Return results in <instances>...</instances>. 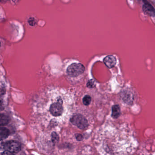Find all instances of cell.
<instances>
[{
	"label": "cell",
	"mask_w": 155,
	"mask_h": 155,
	"mask_svg": "<svg viewBox=\"0 0 155 155\" xmlns=\"http://www.w3.org/2000/svg\"><path fill=\"white\" fill-rule=\"evenodd\" d=\"M101 149L105 155H131L138 142L132 130L126 126H110L101 137Z\"/></svg>",
	"instance_id": "obj_1"
},
{
	"label": "cell",
	"mask_w": 155,
	"mask_h": 155,
	"mask_svg": "<svg viewBox=\"0 0 155 155\" xmlns=\"http://www.w3.org/2000/svg\"><path fill=\"white\" fill-rule=\"evenodd\" d=\"M85 70L84 65L81 63H73L70 65L66 71V73L71 77H76L83 73Z\"/></svg>",
	"instance_id": "obj_2"
},
{
	"label": "cell",
	"mask_w": 155,
	"mask_h": 155,
	"mask_svg": "<svg viewBox=\"0 0 155 155\" xmlns=\"http://www.w3.org/2000/svg\"><path fill=\"white\" fill-rule=\"evenodd\" d=\"M70 121L73 125L76 126L79 129H85L88 126V121L86 118L80 114L74 115L71 117Z\"/></svg>",
	"instance_id": "obj_3"
},
{
	"label": "cell",
	"mask_w": 155,
	"mask_h": 155,
	"mask_svg": "<svg viewBox=\"0 0 155 155\" xmlns=\"http://www.w3.org/2000/svg\"><path fill=\"white\" fill-rule=\"evenodd\" d=\"M3 147L5 150L13 153H17L21 150V144L15 141H9L5 142L4 144Z\"/></svg>",
	"instance_id": "obj_4"
},
{
	"label": "cell",
	"mask_w": 155,
	"mask_h": 155,
	"mask_svg": "<svg viewBox=\"0 0 155 155\" xmlns=\"http://www.w3.org/2000/svg\"><path fill=\"white\" fill-rule=\"evenodd\" d=\"M63 110L62 102L61 99H59L56 103L52 104L50 107V113L55 117L61 116L62 114Z\"/></svg>",
	"instance_id": "obj_5"
},
{
	"label": "cell",
	"mask_w": 155,
	"mask_h": 155,
	"mask_svg": "<svg viewBox=\"0 0 155 155\" xmlns=\"http://www.w3.org/2000/svg\"><path fill=\"white\" fill-rule=\"evenodd\" d=\"M121 96L123 101L127 104H132L133 102V94L129 91H123Z\"/></svg>",
	"instance_id": "obj_6"
},
{
	"label": "cell",
	"mask_w": 155,
	"mask_h": 155,
	"mask_svg": "<svg viewBox=\"0 0 155 155\" xmlns=\"http://www.w3.org/2000/svg\"><path fill=\"white\" fill-rule=\"evenodd\" d=\"M143 11L146 14L154 17L155 15V9L149 3H145L143 7Z\"/></svg>",
	"instance_id": "obj_7"
},
{
	"label": "cell",
	"mask_w": 155,
	"mask_h": 155,
	"mask_svg": "<svg viewBox=\"0 0 155 155\" xmlns=\"http://www.w3.org/2000/svg\"><path fill=\"white\" fill-rule=\"evenodd\" d=\"M103 62L108 68H112L116 64V58L113 55H108L104 59Z\"/></svg>",
	"instance_id": "obj_8"
},
{
	"label": "cell",
	"mask_w": 155,
	"mask_h": 155,
	"mask_svg": "<svg viewBox=\"0 0 155 155\" xmlns=\"http://www.w3.org/2000/svg\"><path fill=\"white\" fill-rule=\"evenodd\" d=\"M121 114V109L118 105H114L112 107V117L116 118L119 117Z\"/></svg>",
	"instance_id": "obj_9"
},
{
	"label": "cell",
	"mask_w": 155,
	"mask_h": 155,
	"mask_svg": "<svg viewBox=\"0 0 155 155\" xmlns=\"http://www.w3.org/2000/svg\"><path fill=\"white\" fill-rule=\"evenodd\" d=\"M10 134V131L9 129L6 127H2L0 128V137L1 140H2L8 137Z\"/></svg>",
	"instance_id": "obj_10"
},
{
	"label": "cell",
	"mask_w": 155,
	"mask_h": 155,
	"mask_svg": "<svg viewBox=\"0 0 155 155\" xmlns=\"http://www.w3.org/2000/svg\"><path fill=\"white\" fill-rule=\"evenodd\" d=\"M10 122V118L5 115L2 114L0 117V125L1 126L6 125Z\"/></svg>",
	"instance_id": "obj_11"
},
{
	"label": "cell",
	"mask_w": 155,
	"mask_h": 155,
	"mask_svg": "<svg viewBox=\"0 0 155 155\" xmlns=\"http://www.w3.org/2000/svg\"><path fill=\"white\" fill-rule=\"evenodd\" d=\"M52 141L54 144H57L59 142V136L56 132H53L52 134Z\"/></svg>",
	"instance_id": "obj_12"
},
{
	"label": "cell",
	"mask_w": 155,
	"mask_h": 155,
	"mask_svg": "<svg viewBox=\"0 0 155 155\" xmlns=\"http://www.w3.org/2000/svg\"><path fill=\"white\" fill-rule=\"evenodd\" d=\"M92 101V98L91 97L88 95L85 96L83 98V103L86 106L89 105Z\"/></svg>",
	"instance_id": "obj_13"
},
{
	"label": "cell",
	"mask_w": 155,
	"mask_h": 155,
	"mask_svg": "<svg viewBox=\"0 0 155 155\" xmlns=\"http://www.w3.org/2000/svg\"><path fill=\"white\" fill-rule=\"evenodd\" d=\"M95 84H94V81L93 80H89V82H88V83L87 84V86L88 87H94Z\"/></svg>",
	"instance_id": "obj_14"
},
{
	"label": "cell",
	"mask_w": 155,
	"mask_h": 155,
	"mask_svg": "<svg viewBox=\"0 0 155 155\" xmlns=\"http://www.w3.org/2000/svg\"><path fill=\"white\" fill-rule=\"evenodd\" d=\"M75 136L76 137V140H77V141H82V140H83V135L80 134H76Z\"/></svg>",
	"instance_id": "obj_15"
},
{
	"label": "cell",
	"mask_w": 155,
	"mask_h": 155,
	"mask_svg": "<svg viewBox=\"0 0 155 155\" xmlns=\"http://www.w3.org/2000/svg\"><path fill=\"white\" fill-rule=\"evenodd\" d=\"M28 23H29V24L31 26H34V25H35V23H36L35 20L33 18V19L32 18H30V19H29Z\"/></svg>",
	"instance_id": "obj_16"
},
{
	"label": "cell",
	"mask_w": 155,
	"mask_h": 155,
	"mask_svg": "<svg viewBox=\"0 0 155 155\" xmlns=\"http://www.w3.org/2000/svg\"><path fill=\"white\" fill-rule=\"evenodd\" d=\"M2 155H15L13 153H12V152H9V151H6L5 150V152L2 153Z\"/></svg>",
	"instance_id": "obj_17"
}]
</instances>
